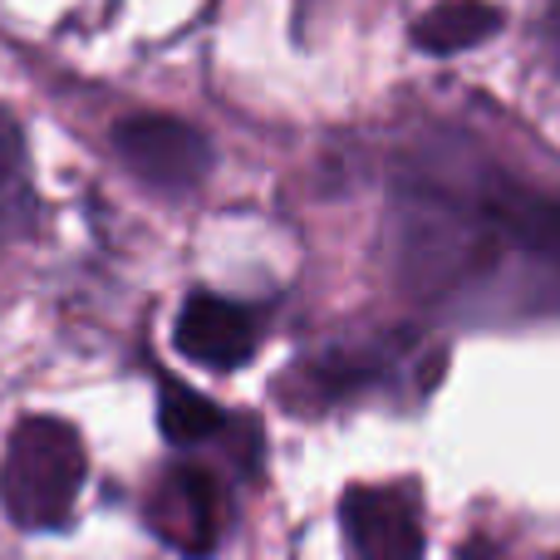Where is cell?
Instances as JSON below:
<instances>
[{
	"instance_id": "obj_1",
	"label": "cell",
	"mask_w": 560,
	"mask_h": 560,
	"mask_svg": "<svg viewBox=\"0 0 560 560\" xmlns=\"http://www.w3.org/2000/svg\"><path fill=\"white\" fill-rule=\"evenodd\" d=\"M394 242L418 295H453L497 266H522L560 300V202L506 177L472 187L408 183L398 192Z\"/></svg>"
},
{
	"instance_id": "obj_2",
	"label": "cell",
	"mask_w": 560,
	"mask_h": 560,
	"mask_svg": "<svg viewBox=\"0 0 560 560\" xmlns=\"http://www.w3.org/2000/svg\"><path fill=\"white\" fill-rule=\"evenodd\" d=\"M84 472L89 457L74 428L59 423V418H25L5 443L0 502H5L10 522L25 526V532H55L74 512Z\"/></svg>"
},
{
	"instance_id": "obj_3",
	"label": "cell",
	"mask_w": 560,
	"mask_h": 560,
	"mask_svg": "<svg viewBox=\"0 0 560 560\" xmlns=\"http://www.w3.org/2000/svg\"><path fill=\"white\" fill-rule=\"evenodd\" d=\"M114 153L138 183L158 192H192L212 173V143L202 128L173 114H133L114 128Z\"/></svg>"
},
{
	"instance_id": "obj_4",
	"label": "cell",
	"mask_w": 560,
	"mask_h": 560,
	"mask_svg": "<svg viewBox=\"0 0 560 560\" xmlns=\"http://www.w3.org/2000/svg\"><path fill=\"white\" fill-rule=\"evenodd\" d=\"M148 522L153 532L187 560H207L222 546V526H226V502L222 487L207 467H167L163 482L148 497Z\"/></svg>"
},
{
	"instance_id": "obj_5",
	"label": "cell",
	"mask_w": 560,
	"mask_h": 560,
	"mask_svg": "<svg viewBox=\"0 0 560 560\" xmlns=\"http://www.w3.org/2000/svg\"><path fill=\"white\" fill-rule=\"evenodd\" d=\"M339 526L354 560H423V512L418 492L394 487H349L339 502Z\"/></svg>"
},
{
	"instance_id": "obj_6",
	"label": "cell",
	"mask_w": 560,
	"mask_h": 560,
	"mask_svg": "<svg viewBox=\"0 0 560 560\" xmlns=\"http://www.w3.org/2000/svg\"><path fill=\"white\" fill-rule=\"evenodd\" d=\"M173 339L192 364L236 369L256 354V345H261V319H256V310L236 305V300L192 295L183 305V315H177Z\"/></svg>"
},
{
	"instance_id": "obj_7",
	"label": "cell",
	"mask_w": 560,
	"mask_h": 560,
	"mask_svg": "<svg viewBox=\"0 0 560 560\" xmlns=\"http://www.w3.org/2000/svg\"><path fill=\"white\" fill-rule=\"evenodd\" d=\"M408 335H374V339H354V345H335L325 354L305 359L300 378H305L310 398H349L359 388H374L384 378L398 374V364L408 359Z\"/></svg>"
},
{
	"instance_id": "obj_8",
	"label": "cell",
	"mask_w": 560,
	"mask_h": 560,
	"mask_svg": "<svg viewBox=\"0 0 560 560\" xmlns=\"http://www.w3.org/2000/svg\"><path fill=\"white\" fill-rule=\"evenodd\" d=\"M497 30H502V10L487 0H443V5L423 10L408 35L423 55H463V49L487 45Z\"/></svg>"
},
{
	"instance_id": "obj_9",
	"label": "cell",
	"mask_w": 560,
	"mask_h": 560,
	"mask_svg": "<svg viewBox=\"0 0 560 560\" xmlns=\"http://www.w3.org/2000/svg\"><path fill=\"white\" fill-rule=\"evenodd\" d=\"M35 226V183H30V153L25 133L0 108V242H15Z\"/></svg>"
},
{
	"instance_id": "obj_10",
	"label": "cell",
	"mask_w": 560,
	"mask_h": 560,
	"mask_svg": "<svg viewBox=\"0 0 560 560\" xmlns=\"http://www.w3.org/2000/svg\"><path fill=\"white\" fill-rule=\"evenodd\" d=\"M158 428H163L167 443L192 447V443H207V438L222 433L226 413L207 394H197V388L177 384V378H163V384H158Z\"/></svg>"
},
{
	"instance_id": "obj_11",
	"label": "cell",
	"mask_w": 560,
	"mask_h": 560,
	"mask_svg": "<svg viewBox=\"0 0 560 560\" xmlns=\"http://www.w3.org/2000/svg\"><path fill=\"white\" fill-rule=\"evenodd\" d=\"M541 49H546V59H551V69H556V79H560V0H551V5H546Z\"/></svg>"
}]
</instances>
